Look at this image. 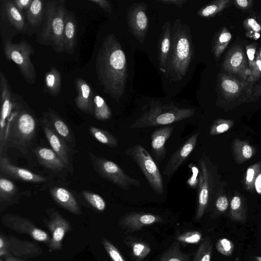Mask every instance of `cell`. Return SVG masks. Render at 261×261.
<instances>
[{
  "label": "cell",
  "instance_id": "obj_1",
  "mask_svg": "<svg viewBox=\"0 0 261 261\" xmlns=\"http://www.w3.org/2000/svg\"><path fill=\"white\" fill-rule=\"evenodd\" d=\"M95 68L103 92L118 102L124 92L127 63L121 44L113 33L108 34L103 40L97 55Z\"/></svg>",
  "mask_w": 261,
  "mask_h": 261
},
{
  "label": "cell",
  "instance_id": "obj_6",
  "mask_svg": "<svg viewBox=\"0 0 261 261\" xmlns=\"http://www.w3.org/2000/svg\"><path fill=\"white\" fill-rule=\"evenodd\" d=\"M3 47L6 59L16 64L28 84H35L36 72L31 60V56L35 54L33 47L25 39H22L16 43L11 40H3Z\"/></svg>",
  "mask_w": 261,
  "mask_h": 261
},
{
  "label": "cell",
  "instance_id": "obj_15",
  "mask_svg": "<svg viewBox=\"0 0 261 261\" xmlns=\"http://www.w3.org/2000/svg\"><path fill=\"white\" fill-rule=\"evenodd\" d=\"M0 94L1 105L0 141L1 144H3L5 142L7 126L12 111L13 93L8 81L2 71H0Z\"/></svg>",
  "mask_w": 261,
  "mask_h": 261
},
{
  "label": "cell",
  "instance_id": "obj_22",
  "mask_svg": "<svg viewBox=\"0 0 261 261\" xmlns=\"http://www.w3.org/2000/svg\"><path fill=\"white\" fill-rule=\"evenodd\" d=\"M43 130L52 149L60 156L66 166L69 164V149L64 140L51 128L45 114L43 115Z\"/></svg>",
  "mask_w": 261,
  "mask_h": 261
},
{
  "label": "cell",
  "instance_id": "obj_55",
  "mask_svg": "<svg viewBox=\"0 0 261 261\" xmlns=\"http://www.w3.org/2000/svg\"><path fill=\"white\" fill-rule=\"evenodd\" d=\"M8 250V241L7 238L1 234L0 236V256H5L9 253Z\"/></svg>",
  "mask_w": 261,
  "mask_h": 261
},
{
  "label": "cell",
  "instance_id": "obj_31",
  "mask_svg": "<svg viewBox=\"0 0 261 261\" xmlns=\"http://www.w3.org/2000/svg\"><path fill=\"white\" fill-rule=\"evenodd\" d=\"M45 114L54 130L64 140L71 142L72 140L71 133L65 122L54 110L50 108Z\"/></svg>",
  "mask_w": 261,
  "mask_h": 261
},
{
  "label": "cell",
  "instance_id": "obj_44",
  "mask_svg": "<svg viewBox=\"0 0 261 261\" xmlns=\"http://www.w3.org/2000/svg\"><path fill=\"white\" fill-rule=\"evenodd\" d=\"M244 28L247 30L246 35L248 37L257 39L259 36V33L261 31V25L253 18H247L243 22Z\"/></svg>",
  "mask_w": 261,
  "mask_h": 261
},
{
  "label": "cell",
  "instance_id": "obj_9",
  "mask_svg": "<svg viewBox=\"0 0 261 261\" xmlns=\"http://www.w3.org/2000/svg\"><path fill=\"white\" fill-rule=\"evenodd\" d=\"M89 155L94 169L101 177L126 191H128L133 186H141V182L139 180L127 175L114 162L98 157L91 152H89Z\"/></svg>",
  "mask_w": 261,
  "mask_h": 261
},
{
  "label": "cell",
  "instance_id": "obj_3",
  "mask_svg": "<svg viewBox=\"0 0 261 261\" xmlns=\"http://www.w3.org/2000/svg\"><path fill=\"white\" fill-rule=\"evenodd\" d=\"M193 55V45L190 30L180 19H176L172 29L166 76L174 81L181 80L189 69Z\"/></svg>",
  "mask_w": 261,
  "mask_h": 261
},
{
  "label": "cell",
  "instance_id": "obj_36",
  "mask_svg": "<svg viewBox=\"0 0 261 261\" xmlns=\"http://www.w3.org/2000/svg\"><path fill=\"white\" fill-rule=\"evenodd\" d=\"M89 130L98 142L111 147H116L118 146V140L108 131L94 126L89 127Z\"/></svg>",
  "mask_w": 261,
  "mask_h": 261
},
{
  "label": "cell",
  "instance_id": "obj_5",
  "mask_svg": "<svg viewBox=\"0 0 261 261\" xmlns=\"http://www.w3.org/2000/svg\"><path fill=\"white\" fill-rule=\"evenodd\" d=\"M195 113L192 108H179L173 103L152 101L149 109L129 126V128H142L170 124L191 117Z\"/></svg>",
  "mask_w": 261,
  "mask_h": 261
},
{
  "label": "cell",
  "instance_id": "obj_42",
  "mask_svg": "<svg viewBox=\"0 0 261 261\" xmlns=\"http://www.w3.org/2000/svg\"><path fill=\"white\" fill-rule=\"evenodd\" d=\"M234 125L233 120L217 119L213 123L210 129L212 136L223 134L229 130Z\"/></svg>",
  "mask_w": 261,
  "mask_h": 261
},
{
  "label": "cell",
  "instance_id": "obj_58",
  "mask_svg": "<svg viewBox=\"0 0 261 261\" xmlns=\"http://www.w3.org/2000/svg\"><path fill=\"white\" fill-rule=\"evenodd\" d=\"M4 257L5 261H27L22 258L15 257L10 253L7 254Z\"/></svg>",
  "mask_w": 261,
  "mask_h": 261
},
{
  "label": "cell",
  "instance_id": "obj_38",
  "mask_svg": "<svg viewBox=\"0 0 261 261\" xmlns=\"http://www.w3.org/2000/svg\"><path fill=\"white\" fill-rule=\"evenodd\" d=\"M93 102L94 116L97 119L104 121L111 117V110L102 97L95 95Z\"/></svg>",
  "mask_w": 261,
  "mask_h": 261
},
{
  "label": "cell",
  "instance_id": "obj_57",
  "mask_svg": "<svg viewBox=\"0 0 261 261\" xmlns=\"http://www.w3.org/2000/svg\"><path fill=\"white\" fill-rule=\"evenodd\" d=\"M160 3L164 4L172 5L182 8L183 5L187 2V0H158Z\"/></svg>",
  "mask_w": 261,
  "mask_h": 261
},
{
  "label": "cell",
  "instance_id": "obj_39",
  "mask_svg": "<svg viewBox=\"0 0 261 261\" xmlns=\"http://www.w3.org/2000/svg\"><path fill=\"white\" fill-rule=\"evenodd\" d=\"M213 251V243L210 237H206L199 246L192 261H210Z\"/></svg>",
  "mask_w": 261,
  "mask_h": 261
},
{
  "label": "cell",
  "instance_id": "obj_18",
  "mask_svg": "<svg viewBox=\"0 0 261 261\" xmlns=\"http://www.w3.org/2000/svg\"><path fill=\"white\" fill-rule=\"evenodd\" d=\"M7 241L9 252L15 257L27 259L43 254L42 248L35 242L21 240L13 236L8 237Z\"/></svg>",
  "mask_w": 261,
  "mask_h": 261
},
{
  "label": "cell",
  "instance_id": "obj_26",
  "mask_svg": "<svg viewBox=\"0 0 261 261\" xmlns=\"http://www.w3.org/2000/svg\"><path fill=\"white\" fill-rule=\"evenodd\" d=\"M50 194L57 203L69 212L75 215L81 214L77 201L66 189L59 187H54L51 189Z\"/></svg>",
  "mask_w": 261,
  "mask_h": 261
},
{
  "label": "cell",
  "instance_id": "obj_16",
  "mask_svg": "<svg viewBox=\"0 0 261 261\" xmlns=\"http://www.w3.org/2000/svg\"><path fill=\"white\" fill-rule=\"evenodd\" d=\"M252 83L240 80L226 74H221L219 77V87L223 96L228 99L238 97L242 94H246V98L249 95L253 87Z\"/></svg>",
  "mask_w": 261,
  "mask_h": 261
},
{
  "label": "cell",
  "instance_id": "obj_40",
  "mask_svg": "<svg viewBox=\"0 0 261 261\" xmlns=\"http://www.w3.org/2000/svg\"><path fill=\"white\" fill-rule=\"evenodd\" d=\"M260 172L261 162L256 163L247 168L244 181L246 190L250 192L254 190L256 179Z\"/></svg>",
  "mask_w": 261,
  "mask_h": 261
},
{
  "label": "cell",
  "instance_id": "obj_51",
  "mask_svg": "<svg viewBox=\"0 0 261 261\" xmlns=\"http://www.w3.org/2000/svg\"><path fill=\"white\" fill-rule=\"evenodd\" d=\"M261 98V82L255 86H253L249 95L246 98V102H251L258 100Z\"/></svg>",
  "mask_w": 261,
  "mask_h": 261
},
{
  "label": "cell",
  "instance_id": "obj_41",
  "mask_svg": "<svg viewBox=\"0 0 261 261\" xmlns=\"http://www.w3.org/2000/svg\"><path fill=\"white\" fill-rule=\"evenodd\" d=\"M17 188L14 184L7 178L1 177L0 199L1 202L10 200L16 194Z\"/></svg>",
  "mask_w": 261,
  "mask_h": 261
},
{
  "label": "cell",
  "instance_id": "obj_10",
  "mask_svg": "<svg viewBox=\"0 0 261 261\" xmlns=\"http://www.w3.org/2000/svg\"><path fill=\"white\" fill-rule=\"evenodd\" d=\"M1 221L5 226L14 231L28 234L34 240L46 245L50 239V237L46 231L38 227L29 219L21 216L6 214L2 217Z\"/></svg>",
  "mask_w": 261,
  "mask_h": 261
},
{
  "label": "cell",
  "instance_id": "obj_19",
  "mask_svg": "<svg viewBox=\"0 0 261 261\" xmlns=\"http://www.w3.org/2000/svg\"><path fill=\"white\" fill-rule=\"evenodd\" d=\"M198 136L197 133L193 135L172 154L163 172L164 175L170 177L175 172L194 149Z\"/></svg>",
  "mask_w": 261,
  "mask_h": 261
},
{
  "label": "cell",
  "instance_id": "obj_54",
  "mask_svg": "<svg viewBox=\"0 0 261 261\" xmlns=\"http://www.w3.org/2000/svg\"><path fill=\"white\" fill-rule=\"evenodd\" d=\"M15 6L21 12L27 11L30 8L33 0H13Z\"/></svg>",
  "mask_w": 261,
  "mask_h": 261
},
{
  "label": "cell",
  "instance_id": "obj_48",
  "mask_svg": "<svg viewBox=\"0 0 261 261\" xmlns=\"http://www.w3.org/2000/svg\"><path fill=\"white\" fill-rule=\"evenodd\" d=\"M261 77V59L259 50L255 54V59L253 68L251 71V78L254 83Z\"/></svg>",
  "mask_w": 261,
  "mask_h": 261
},
{
  "label": "cell",
  "instance_id": "obj_59",
  "mask_svg": "<svg viewBox=\"0 0 261 261\" xmlns=\"http://www.w3.org/2000/svg\"><path fill=\"white\" fill-rule=\"evenodd\" d=\"M254 261H261V256H255Z\"/></svg>",
  "mask_w": 261,
  "mask_h": 261
},
{
  "label": "cell",
  "instance_id": "obj_60",
  "mask_svg": "<svg viewBox=\"0 0 261 261\" xmlns=\"http://www.w3.org/2000/svg\"><path fill=\"white\" fill-rule=\"evenodd\" d=\"M259 51L260 58L261 59V47L259 48Z\"/></svg>",
  "mask_w": 261,
  "mask_h": 261
},
{
  "label": "cell",
  "instance_id": "obj_13",
  "mask_svg": "<svg viewBox=\"0 0 261 261\" xmlns=\"http://www.w3.org/2000/svg\"><path fill=\"white\" fill-rule=\"evenodd\" d=\"M223 68L229 73L237 75L242 80L253 84L247 56L241 46H235L229 50L224 60Z\"/></svg>",
  "mask_w": 261,
  "mask_h": 261
},
{
  "label": "cell",
  "instance_id": "obj_49",
  "mask_svg": "<svg viewBox=\"0 0 261 261\" xmlns=\"http://www.w3.org/2000/svg\"><path fill=\"white\" fill-rule=\"evenodd\" d=\"M256 51V46L254 43L249 44L246 46V55L250 73L254 64Z\"/></svg>",
  "mask_w": 261,
  "mask_h": 261
},
{
  "label": "cell",
  "instance_id": "obj_29",
  "mask_svg": "<svg viewBox=\"0 0 261 261\" xmlns=\"http://www.w3.org/2000/svg\"><path fill=\"white\" fill-rule=\"evenodd\" d=\"M124 243L129 247L134 261H142L150 252L151 248L145 242L138 238L128 236Z\"/></svg>",
  "mask_w": 261,
  "mask_h": 261
},
{
  "label": "cell",
  "instance_id": "obj_2",
  "mask_svg": "<svg viewBox=\"0 0 261 261\" xmlns=\"http://www.w3.org/2000/svg\"><path fill=\"white\" fill-rule=\"evenodd\" d=\"M13 109L8 122L5 145L25 149L32 143L36 130V120L33 112L23 98L13 93Z\"/></svg>",
  "mask_w": 261,
  "mask_h": 261
},
{
  "label": "cell",
  "instance_id": "obj_20",
  "mask_svg": "<svg viewBox=\"0 0 261 261\" xmlns=\"http://www.w3.org/2000/svg\"><path fill=\"white\" fill-rule=\"evenodd\" d=\"M77 96L75 98L76 107L81 111L94 116V102L95 96L91 85L84 79H75Z\"/></svg>",
  "mask_w": 261,
  "mask_h": 261
},
{
  "label": "cell",
  "instance_id": "obj_24",
  "mask_svg": "<svg viewBox=\"0 0 261 261\" xmlns=\"http://www.w3.org/2000/svg\"><path fill=\"white\" fill-rule=\"evenodd\" d=\"M77 32L78 26L74 13L67 10L63 33L64 52L70 55L74 53Z\"/></svg>",
  "mask_w": 261,
  "mask_h": 261
},
{
  "label": "cell",
  "instance_id": "obj_34",
  "mask_svg": "<svg viewBox=\"0 0 261 261\" xmlns=\"http://www.w3.org/2000/svg\"><path fill=\"white\" fill-rule=\"evenodd\" d=\"M191 256V254L182 252L179 242L176 241L163 253L159 261H189Z\"/></svg>",
  "mask_w": 261,
  "mask_h": 261
},
{
  "label": "cell",
  "instance_id": "obj_50",
  "mask_svg": "<svg viewBox=\"0 0 261 261\" xmlns=\"http://www.w3.org/2000/svg\"><path fill=\"white\" fill-rule=\"evenodd\" d=\"M189 167L192 173L191 177L187 180V183L191 187L195 188L198 186L199 179L198 175H199V170L195 165L193 164H190Z\"/></svg>",
  "mask_w": 261,
  "mask_h": 261
},
{
  "label": "cell",
  "instance_id": "obj_33",
  "mask_svg": "<svg viewBox=\"0 0 261 261\" xmlns=\"http://www.w3.org/2000/svg\"><path fill=\"white\" fill-rule=\"evenodd\" d=\"M232 38V35L226 27H223L215 37L213 44V52L215 59L223 54Z\"/></svg>",
  "mask_w": 261,
  "mask_h": 261
},
{
  "label": "cell",
  "instance_id": "obj_25",
  "mask_svg": "<svg viewBox=\"0 0 261 261\" xmlns=\"http://www.w3.org/2000/svg\"><path fill=\"white\" fill-rule=\"evenodd\" d=\"M173 130V126H167L156 129L151 134V152L158 162L162 161L166 154L165 143Z\"/></svg>",
  "mask_w": 261,
  "mask_h": 261
},
{
  "label": "cell",
  "instance_id": "obj_8",
  "mask_svg": "<svg viewBox=\"0 0 261 261\" xmlns=\"http://www.w3.org/2000/svg\"><path fill=\"white\" fill-rule=\"evenodd\" d=\"M126 153L138 165L148 184L155 193H163L164 187L161 174L148 152L141 145L137 144L126 149Z\"/></svg>",
  "mask_w": 261,
  "mask_h": 261
},
{
  "label": "cell",
  "instance_id": "obj_7",
  "mask_svg": "<svg viewBox=\"0 0 261 261\" xmlns=\"http://www.w3.org/2000/svg\"><path fill=\"white\" fill-rule=\"evenodd\" d=\"M0 3V31L3 40H11L18 34L25 33L28 27L26 19L13 0H1Z\"/></svg>",
  "mask_w": 261,
  "mask_h": 261
},
{
  "label": "cell",
  "instance_id": "obj_28",
  "mask_svg": "<svg viewBox=\"0 0 261 261\" xmlns=\"http://www.w3.org/2000/svg\"><path fill=\"white\" fill-rule=\"evenodd\" d=\"M61 86V73L57 68L52 67L44 74L43 92L51 96H56L60 93Z\"/></svg>",
  "mask_w": 261,
  "mask_h": 261
},
{
  "label": "cell",
  "instance_id": "obj_30",
  "mask_svg": "<svg viewBox=\"0 0 261 261\" xmlns=\"http://www.w3.org/2000/svg\"><path fill=\"white\" fill-rule=\"evenodd\" d=\"M46 1L33 0L27 11L26 21L28 25L37 28L43 22Z\"/></svg>",
  "mask_w": 261,
  "mask_h": 261
},
{
  "label": "cell",
  "instance_id": "obj_43",
  "mask_svg": "<svg viewBox=\"0 0 261 261\" xmlns=\"http://www.w3.org/2000/svg\"><path fill=\"white\" fill-rule=\"evenodd\" d=\"M83 195L85 200L97 211L102 212L105 210L106 208V201L98 194L84 191Z\"/></svg>",
  "mask_w": 261,
  "mask_h": 261
},
{
  "label": "cell",
  "instance_id": "obj_17",
  "mask_svg": "<svg viewBox=\"0 0 261 261\" xmlns=\"http://www.w3.org/2000/svg\"><path fill=\"white\" fill-rule=\"evenodd\" d=\"M164 220L159 215L145 213H131L124 215L119 219V225L125 233L134 232L145 226L162 223Z\"/></svg>",
  "mask_w": 261,
  "mask_h": 261
},
{
  "label": "cell",
  "instance_id": "obj_32",
  "mask_svg": "<svg viewBox=\"0 0 261 261\" xmlns=\"http://www.w3.org/2000/svg\"><path fill=\"white\" fill-rule=\"evenodd\" d=\"M232 151L236 162L243 163L252 157L254 149L248 142L236 139L232 144Z\"/></svg>",
  "mask_w": 261,
  "mask_h": 261
},
{
  "label": "cell",
  "instance_id": "obj_4",
  "mask_svg": "<svg viewBox=\"0 0 261 261\" xmlns=\"http://www.w3.org/2000/svg\"><path fill=\"white\" fill-rule=\"evenodd\" d=\"M67 10L65 0L46 1L42 30L36 41L51 46L59 54L64 52L63 33Z\"/></svg>",
  "mask_w": 261,
  "mask_h": 261
},
{
  "label": "cell",
  "instance_id": "obj_14",
  "mask_svg": "<svg viewBox=\"0 0 261 261\" xmlns=\"http://www.w3.org/2000/svg\"><path fill=\"white\" fill-rule=\"evenodd\" d=\"M199 175L195 219H200L208 206L211 194V174L203 154L199 160Z\"/></svg>",
  "mask_w": 261,
  "mask_h": 261
},
{
  "label": "cell",
  "instance_id": "obj_11",
  "mask_svg": "<svg viewBox=\"0 0 261 261\" xmlns=\"http://www.w3.org/2000/svg\"><path fill=\"white\" fill-rule=\"evenodd\" d=\"M147 8L145 3L139 2L133 3L127 10L128 30L140 43H143L148 30Z\"/></svg>",
  "mask_w": 261,
  "mask_h": 261
},
{
  "label": "cell",
  "instance_id": "obj_56",
  "mask_svg": "<svg viewBox=\"0 0 261 261\" xmlns=\"http://www.w3.org/2000/svg\"><path fill=\"white\" fill-rule=\"evenodd\" d=\"M253 2L251 0H236L233 2L237 7L243 10L248 9L252 5Z\"/></svg>",
  "mask_w": 261,
  "mask_h": 261
},
{
  "label": "cell",
  "instance_id": "obj_45",
  "mask_svg": "<svg viewBox=\"0 0 261 261\" xmlns=\"http://www.w3.org/2000/svg\"><path fill=\"white\" fill-rule=\"evenodd\" d=\"M202 238V234L198 231H190L176 237L177 241L187 244L198 243Z\"/></svg>",
  "mask_w": 261,
  "mask_h": 261
},
{
  "label": "cell",
  "instance_id": "obj_52",
  "mask_svg": "<svg viewBox=\"0 0 261 261\" xmlns=\"http://www.w3.org/2000/svg\"><path fill=\"white\" fill-rule=\"evenodd\" d=\"M228 206V201L227 197L224 195L218 197L216 201V207L220 212H225Z\"/></svg>",
  "mask_w": 261,
  "mask_h": 261
},
{
  "label": "cell",
  "instance_id": "obj_53",
  "mask_svg": "<svg viewBox=\"0 0 261 261\" xmlns=\"http://www.w3.org/2000/svg\"><path fill=\"white\" fill-rule=\"evenodd\" d=\"M92 3L98 6L102 9L109 14L112 13L113 10L110 3L107 0H89Z\"/></svg>",
  "mask_w": 261,
  "mask_h": 261
},
{
  "label": "cell",
  "instance_id": "obj_47",
  "mask_svg": "<svg viewBox=\"0 0 261 261\" xmlns=\"http://www.w3.org/2000/svg\"><path fill=\"white\" fill-rule=\"evenodd\" d=\"M216 247L220 253L226 256H230L233 251L234 244L230 240L222 238L217 241Z\"/></svg>",
  "mask_w": 261,
  "mask_h": 261
},
{
  "label": "cell",
  "instance_id": "obj_46",
  "mask_svg": "<svg viewBox=\"0 0 261 261\" xmlns=\"http://www.w3.org/2000/svg\"><path fill=\"white\" fill-rule=\"evenodd\" d=\"M102 245L112 261H126L117 248L107 239L103 238Z\"/></svg>",
  "mask_w": 261,
  "mask_h": 261
},
{
  "label": "cell",
  "instance_id": "obj_21",
  "mask_svg": "<svg viewBox=\"0 0 261 261\" xmlns=\"http://www.w3.org/2000/svg\"><path fill=\"white\" fill-rule=\"evenodd\" d=\"M0 170L1 172L5 175L23 181L42 183L46 180L43 176L12 164L8 159L4 157L1 158Z\"/></svg>",
  "mask_w": 261,
  "mask_h": 261
},
{
  "label": "cell",
  "instance_id": "obj_35",
  "mask_svg": "<svg viewBox=\"0 0 261 261\" xmlns=\"http://www.w3.org/2000/svg\"><path fill=\"white\" fill-rule=\"evenodd\" d=\"M230 2V0L213 1L201 8L197 11V14L203 18L213 17L224 9Z\"/></svg>",
  "mask_w": 261,
  "mask_h": 261
},
{
  "label": "cell",
  "instance_id": "obj_23",
  "mask_svg": "<svg viewBox=\"0 0 261 261\" xmlns=\"http://www.w3.org/2000/svg\"><path fill=\"white\" fill-rule=\"evenodd\" d=\"M172 26L170 21L164 23L158 43L159 67L166 76L171 46Z\"/></svg>",
  "mask_w": 261,
  "mask_h": 261
},
{
  "label": "cell",
  "instance_id": "obj_27",
  "mask_svg": "<svg viewBox=\"0 0 261 261\" xmlns=\"http://www.w3.org/2000/svg\"><path fill=\"white\" fill-rule=\"evenodd\" d=\"M35 153L40 164L54 171H61L66 165L60 156L52 149L39 147Z\"/></svg>",
  "mask_w": 261,
  "mask_h": 261
},
{
  "label": "cell",
  "instance_id": "obj_37",
  "mask_svg": "<svg viewBox=\"0 0 261 261\" xmlns=\"http://www.w3.org/2000/svg\"><path fill=\"white\" fill-rule=\"evenodd\" d=\"M230 216L234 221L244 223L246 220V212L242 198L234 196L230 202Z\"/></svg>",
  "mask_w": 261,
  "mask_h": 261
},
{
  "label": "cell",
  "instance_id": "obj_12",
  "mask_svg": "<svg viewBox=\"0 0 261 261\" xmlns=\"http://www.w3.org/2000/svg\"><path fill=\"white\" fill-rule=\"evenodd\" d=\"M47 213L49 216V219H45L43 221L51 234L47 245L52 251L61 250L63 238L72 228L70 223L58 211L51 210Z\"/></svg>",
  "mask_w": 261,
  "mask_h": 261
}]
</instances>
